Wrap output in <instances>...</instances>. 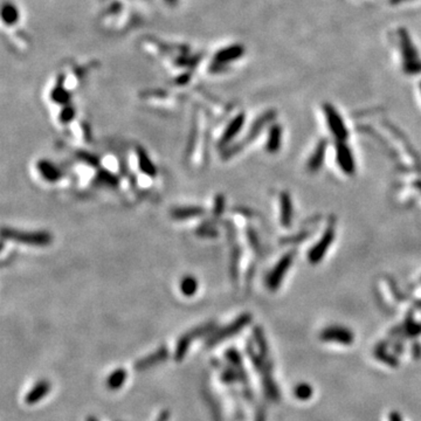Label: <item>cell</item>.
I'll list each match as a JSON object with an SVG mask.
<instances>
[{
    "mask_svg": "<svg viewBox=\"0 0 421 421\" xmlns=\"http://www.w3.org/2000/svg\"><path fill=\"white\" fill-rule=\"evenodd\" d=\"M394 36L398 39L394 45L397 46V61L400 65L402 71L404 68V72L407 74H412V69L410 66L412 62L416 72H421V59L412 40L403 32H398Z\"/></svg>",
    "mask_w": 421,
    "mask_h": 421,
    "instance_id": "obj_1",
    "label": "cell"
},
{
    "mask_svg": "<svg viewBox=\"0 0 421 421\" xmlns=\"http://www.w3.org/2000/svg\"><path fill=\"white\" fill-rule=\"evenodd\" d=\"M1 235L4 239H8V240L15 241V243L28 245V246H34V247L49 246L53 241L52 234L46 231L27 232V231L15 230V228L4 227L1 230Z\"/></svg>",
    "mask_w": 421,
    "mask_h": 421,
    "instance_id": "obj_2",
    "label": "cell"
},
{
    "mask_svg": "<svg viewBox=\"0 0 421 421\" xmlns=\"http://www.w3.org/2000/svg\"><path fill=\"white\" fill-rule=\"evenodd\" d=\"M245 56V48L243 46L238 45H232V46H226L218 49L217 52H214V54L212 55V60L210 61V72L212 74H219V73H226L228 68L231 67V64H235L240 59H243Z\"/></svg>",
    "mask_w": 421,
    "mask_h": 421,
    "instance_id": "obj_3",
    "label": "cell"
},
{
    "mask_svg": "<svg viewBox=\"0 0 421 421\" xmlns=\"http://www.w3.org/2000/svg\"><path fill=\"white\" fill-rule=\"evenodd\" d=\"M250 321H251L250 315L248 314L241 315V316L238 317L234 322L228 324L226 328L220 329L217 334H214L213 337H211L210 340H208V344H210V345H213V344L215 343H219L221 342V340L226 339V338L232 336V335L239 333V331L243 329L245 326H247V324L250 323Z\"/></svg>",
    "mask_w": 421,
    "mask_h": 421,
    "instance_id": "obj_4",
    "label": "cell"
},
{
    "mask_svg": "<svg viewBox=\"0 0 421 421\" xmlns=\"http://www.w3.org/2000/svg\"><path fill=\"white\" fill-rule=\"evenodd\" d=\"M324 112H326L327 121L329 123L331 132L335 135V137L339 139V141H344L347 137V130L344 127L343 119L338 115V111L335 110L331 105H326L324 107Z\"/></svg>",
    "mask_w": 421,
    "mask_h": 421,
    "instance_id": "obj_5",
    "label": "cell"
},
{
    "mask_svg": "<svg viewBox=\"0 0 421 421\" xmlns=\"http://www.w3.org/2000/svg\"><path fill=\"white\" fill-rule=\"evenodd\" d=\"M244 124H245V114H239L235 116L230 123H228L226 129H225L224 134L221 135L220 139H219L218 147L220 149L226 148L227 145L231 143L232 139H233L235 136L240 132L241 128L244 127Z\"/></svg>",
    "mask_w": 421,
    "mask_h": 421,
    "instance_id": "obj_6",
    "label": "cell"
},
{
    "mask_svg": "<svg viewBox=\"0 0 421 421\" xmlns=\"http://www.w3.org/2000/svg\"><path fill=\"white\" fill-rule=\"evenodd\" d=\"M291 263V255H286L282 260L278 261V263L275 266L273 271L269 274V276L267 278V284L269 287V289H276L280 284L281 280H282L284 274L288 269V267Z\"/></svg>",
    "mask_w": 421,
    "mask_h": 421,
    "instance_id": "obj_7",
    "label": "cell"
},
{
    "mask_svg": "<svg viewBox=\"0 0 421 421\" xmlns=\"http://www.w3.org/2000/svg\"><path fill=\"white\" fill-rule=\"evenodd\" d=\"M38 171L41 177L48 183H56L62 178V172L58 167H55L48 159H40L36 164Z\"/></svg>",
    "mask_w": 421,
    "mask_h": 421,
    "instance_id": "obj_8",
    "label": "cell"
},
{
    "mask_svg": "<svg viewBox=\"0 0 421 421\" xmlns=\"http://www.w3.org/2000/svg\"><path fill=\"white\" fill-rule=\"evenodd\" d=\"M205 214V208L201 206H186V207H175L171 211V217L174 220H188L198 217H203Z\"/></svg>",
    "mask_w": 421,
    "mask_h": 421,
    "instance_id": "obj_9",
    "label": "cell"
},
{
    "mask_svg": "<svg viewBox=\"0 0 421 421\" xmlns=\"http://www.w3.org/2000/svg\"><path fill=\"white\" fill-rule=\"evenodd\" d=\"M136 154H137L139 170L143 172L144 174L149 175V177H155V175L157 174V168H156L155 164L152 163V161L148 156L147 151L142 147H137V149H136Z\"/></svg>",
    "mask_w": 421,
    "mask_h": 421,
    "instance_id": "obj_10",
    "label": "cell"
},
{
    "mask_svg": "<svg viewBox=\"0 0 421 421\" xmlns=\"http://www.w3.org/2000/svg\"><path fill=\"white\" fill-rule=\"evenodd\" d=\"M337 159L338 164L340 165L343 171H345L346 173H352L354 170V163L349 148L345 147L344 144H338Z\"/></svg>",
    "mask_w": 421,
    "mask_h": 421,
    "instance_id": "obj_11",
    "label": "cell"
},
{
    "mask_svg": "<svg viewBox=\"0 0 421 421\" xmlns=\"http://www.w3.org/2000/svg\"><path fill=\"white\" fill-rule=\"evenodd\" d=\"M2 22L9 27H13L20 22V11L11 1L2 7Z\"/></svg>",
    "mask_w": 421,
    "mask_h": 421,
    "instance_id": "obj_12",
    "label": "cell"
},
{
    "mask_svg": "<svg viewBox=\"0 0 421 421\" xmlns=\"http://www.w3.org/2000/svg\"><path fill=\"white\" fill-rule=\"evenodd\" d=\"M95 184L99 186L115 188L118 186V178L108 170H99L95 177Z\"/></svg>",
    "mask_w": 421,
    "mask_h": 421,
    "instance_id": "obj_13",
    "label": "cell"
},
{
    "mask_svg": "<svg viewBox=\"0 0 421 421\" xmlns=\"http://www.w3.org/2000/svg\"><path fill=\"white\" fill-rule=\"evenodd\" d=\"M49 389H51V385H49L48 382H40L38 385L33 387L31 392L27 394V397H26V403L32 405V404L39 402L40 399H42V398L49 392Z\"/></svg>",
    "mask_w": 421,
    "mask_h": 421,
    "instance_id": "obj_14",
    "label": "cell"
},
{
    "mask_svg": "<svg viewBox=\"0 0 421 421\" xmlns=\"http://www.w3.org/2000/svg\"><path fill=\"white\" fill-rule=\"evenodd\" d=\"M331 240H333V232L329 231V232H327L326 235H324L322 240H321V243L314 248L313 252H311V254H310L311 261H317L323 256L324 252H326L330 246Z\"/></svg>",
    "mask_w": 421,
    "mask_h": 421,
    "instance_id": "obj_15",
    "label": "cell"
},
{
    "mask_svg": "<svg viewBox=\"0 0 421 421\" xmlns=\"http://www.w3.org/2000/svg\"><path fill=\"white\" fill-rule=\"evenodd\" d=\"M323 337L329 340H338V342L349 343L352 339V336L347 330L344 329H329L323 334Z\"/></svg>",
    "mask_w": 421,
    "mask_h": 421,
    "instance_id": "obj_16",
    "label": "cell"
},
{
    "mask_svg": "<svg viewBox=\"0 0 421 421\" xmlns=\"http://www.w3.org/2000/svg\"><path fill=\"white\" fill-rule=\"evenodd\" d=\"M180 291L181 294L185 295V296H188V297L193 296V295L198 291L197 278L191 276V275L185 276L180 282Z\"/></svg>",
    "mask_w": 421,
    "mask_h": 421,
    "instance_id": "obj_17",
    "label": "cell"
},
{
    "mask_svg": "<svg viewBox=\"0 0 421 421\" xmlns=\"http://www.w3.org/2000/svg\"><path fill=\"white\" fill-rule=\"evenodd\" d=\"M167 357H168L167 349H165V347H163V349H159L157 352L151 354L150 357L144 358V359H142L141 362H138L137 363V369H145V367L151 366L152 364L161 362V360L165 359Z\"/></svg>",
    "mask_w": 421,
    "mask_h": 421,
    "instance_id": "obj_18",
    "label": "cell"
},
{
    "mask_svg": "<svg viewBox=\"0 0 421 421\" xmlns=\"http://www.w3.org/2000/svg\"><path fill=\"white\" fill-rule=\"evenodd\" d=\"M280 139H281V130L278 127H273L270 129L269 136H268L267 142V150L269 152L277 151L280 147Z\"/></svg>",
    "mask_w": 421,
    "mask_h": 421,
    "instance_id": "obj_19",
    "label": "cell"
},
{
    "mask_svg": "<svg viewBox=\"0 0 421 421\" xmlns=\"http://www.w3.org/2000/svg\"><path fill=\"white\" fill-rule=\"evenodd\" d=\"M125 377H127V372L124 370H117L114 373H111V376L108 379V386L110 389H118L119 386L123 385Z\"/></svg>",
    "mask_w": 421,
    "mask_h": 421,
    "instance_id": "obj_20",
    "label": "cell"
},
{
    "mask_svg": "<svg viewBox=\"0 0 421 421\" xmlns=\"http://www.w3.org/2000/svg\"><path fill=\"white\" fill-rule=\"evenodd\" d=\"M197 139H198V123H193V127H192L190 137H188V142L186 145V150H185V159H188L191 157L192 152L194 150L195 143H197Z\"/></svg>",
    "mask_w": 421,
    "mask_h": 421,
    "instance_id": "obj_21",
    "label": "cell"
},
{
    "mask_svg": "<svg viewBox=\"0 0 421 421\" xmlns=\"http://www.w3.org/2000/svg\"><path fill=\"white\" fill-rule=\"evenodd\" d=\"M281 205H282V223L288 226L291 219V203L287 194H282Z\"/></svg>",
    "mask_w": 421,
    "mask_h": 421,
    "instance_id": "obj_22",
    "label": "cell"
},
{
    "mask_svg": "<svg viewBox=\"0 0 421 421\" xmlns=\"http://www.w3.org/2000/svg\"><path fill=\"white\" fill-rule=\"evenodd\" d=\"M197 234L199 235V237H204V238H215L218 235V232L215 231L213 223L207 221L206 224H203L198 228Z\"/></svg>",
    "mask_w": 421,
    "mask_h": 421,
    "instance_id": "obj_23",
    "label": "cell"
},
{
    "mask_svg": "<svg viewBox=\"0 0 421 421\" xmlns=\"http://www.w3.org/2000/svg\"><path fill=\"white\" fill-rule=\"evenodd\" d=\"M76 156H78V158L80 159V161L84 162L85 164L90 165V167H98V164H99L98 158L96 157L95 155L90 154V152L84 151V150H80V151L76 152Z\"/></svg>",
    "mask_w": 421,
    "mask_h": 421,
    "instance_id": "obj_24",
    "label": "cell"
},
{
    "mask_svg": "<svg viewBox=\"0 0 421 421\" xmlns=\"http://www.w3.org/2000/svg\"><path fill=\"white\" fill-rule=\"evenodd\" d=\"M225 204H226V200H225L224 195H221V194L217 195V198L214 199L213 212H212V218H213V220H214V219L219 218L221 214L224 213Z\"/></svg>",
    "mask_w": 421,
    "mask_h": 421,
    "instance_id": "obj_25",
    "label": "cell"
},
{
    "mask_svg": "<svg viewBox=\"0 0 421 421\" xmlns=\"http://www.w3.org/2000/svg\"><path fill=\"white\" fill-rule=\"evenodd\" d=\"M76 115V110L74 108L72 107V105H65V108L62 109L61 114H60V121H61V123H69V122H72L73 119H74Z\"/></svg>",
    "mask_w": 421,
    "mask_h": 421,
    "instance_id": "obj_26",
    "label": "cell"
},
{
    "mask_svg": "<svg viewBox=\"0 0 421 421\" xmlns=\"http://www.w3.org/2000/svg\"><path fill=\"white\" fill-rule=\"evenodd\" d=\"M322 157H323V149H318V151L315 154L313 161L310 162V168H314L320 167L321 163H322Z\"/></svg>",
    "mask_w": 421,
    "mask_h": 421,
    "instance_id": "obj_27",
    "label": "cell"
},
{
    "mask_svg": "<svg viewBox=\"0 0 421 421\" xmlns=\"http://www.w3.org/2000/svg\"><path fill=\"white\" fill-rule=\"evenodd\" d=\"M89 421H96V420H89Z\"/></svg>",
    "mask_w": 421,
    "mask_h": 421,
    "instance_id": "obj_28",
    "label": "cell"
}]
</instances>
